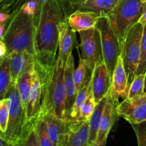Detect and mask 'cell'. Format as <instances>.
Segmentation results:
<instances>
[{
  "mask_svg": "<svg viewBox=\"0 0 146 146\" xmlns=\"http://www.w3.org/2000/svg\"><path fill=\"white\" fill-rule=\"evenodd\" d=\"M67 1L72 6V7L74 8V10H75L76 9V7L82 2V0H67Z\"/></svg>",
  "mask_w": 146,
  "mask_h": 146,
  "instance_id": "38",
  "label": "cell"
},
{
  "mask_svg": "<svg viewBox=\"0 0 146 146\" xmlns=\"http://www.w3.org/2000/svg\"><path fill=\"white\" fill-rule=\"evenodd\" d=\"M116 111L118 116L126 120L130 124L146 121V92L134 99L124 98L118 102Z\"/></svg>",
  "mask_w": 146,
  "mask_h": 146,
  "instance_id": "10",
  "label": "cell"
},
{
  "mask_svg": "<svg viewBox=\"0 0 146 146\" xmlns=\"http://www.w3.org/2000/svg\"><path fill=\"white\" fill-rule=\"evenodd\" d=\"M128 93V81L124 68L121 54L118 56L111 79V86L108 95L112 99L118 101L120 98H125Z\"/></svg>",
  "mask_w": 146,
  "mask_h": 146,
  "instance_id": "15",
  "label": "cell"
},
{
  "mask_svg": "<svg viewBox=\"0 0 146 146\" xmlns=\"http://www.w3.org/2000/svg\"><path fill=\"white\" fill-rule=\"evenodd\" d=\"M12 85L9 56L0 61V100L7 97Z\"/></svg>",
  "mask_w": 146,
  "mask_h": 146,
  "instance_id": "23",
  "label": "cell"
},
{
  "mask_svg": "<svg viewBox=\"0 0 146 146\" xmlns=\"http://www.w3.org/2000/svg\"><path fill=\"white\" fill-rule=\"evenodd\" d=\"M34 68V65L29 68L27 71H24L22 74L19 76L18 79L16 82V85H17V89H18L19 94V96L21 98V103H22V105L25 110H27V105H28Z\"/></svg>",
  "mask_w": 146,
  "mask_h": 146,
  "instance_id": "22",
  "label": "cell"
},
{
  "mask_svg": "<svg viewBox=\"0 0 146 146\" xmlns=\"http://www.w3.org/2000/svg\"><path fill=\"white\" fill-rule=\"evenodd\" d=\"M120 0H86L76 7L75 10L92 11L101 17H107L115 8Z\"/></svg>",
  "mask_w": 146,
  "mask_h": 146,
  "instance_id": "20",
  "label": "cell"
},
{
  "mask_svg": "<svg viewBox=\"0 0 146 146\" xmlns=\"http://www.w3.org/2000/svg\"><path fill=\"white\" fill-rule=\"evenodd\" d=\"M138 22H140L141 24H143V26L146 24V4L144 5L143 11V14H142V15H141V17H140Z\"/></svg>",
  "mask_w": 146,
  "mask_h": 146,
  "instance_id": "37",
  "label": "cell"
},
{
  "mask_svg": "<svg viewBox=\"0 0 146 146\" xmlns=\"http://www.w3.org/2000/svg\"><path fill=\"white\" fill-rule=\"evenodd\" d=\"M43 117L46 118L48 123V135L53 146H64L68 130V120L51 113Z\"/></svg>",
  "mask_w": 146,
  "mask_h": 146,
  "instance_id": "17",
  "label": "cell"
},
{
  "mask_svg": "<svg viewBox=\"0 0 146 146\" xmlns=\"http://www.w3.org/2000/svg\"><path fill=\"white\" fill-rule=\"evenodd\" d=\"M100 17L92 11L76 9L69 14L67 21L74 31L79 32L94 28Z\"/></svg>",
  "mask_w": 146,
  "mask_h": 146,
  "instance_id": "18",
  "label": "cell"
},
{
  "mask_svg": "<svg viewBox=\"0 0 146 146\" xmlns=\"http://www.w3.org/2000/svg\"><path fill=\"white\" fill-rule=\"evenodd\" d=\"M30 1V0H19V4H18V9H19L20 7L24 4V3L27 2V1ZM33 1H36L38 4H45V3L49 2V1H54V0H33Z\"/></svg>",
  "mask_w": 146,
  "mask_h": 146,
  "instance_id": "36",
  "label": "cell"
},
{
  "mask_svg": "<svg viewBox=\"0 0 146 146\" xmlns=\"http://www.w3.org/2000/svg\"><path fill=\"white\" fill-rule=\"evenodd\" d=\"M86 1V0H82V2H81V3L84 2V1Z\"/></svg>",
  "mask_w": 146,
  "mask_h": 146,
  "instance_id": "43",
  "label": "cell"
},
{
  "mask_svg": "<svg viewBox=\"0 0 146 146\" xmlns=\"http://www.w3.org/2000/svg\"><path fill=\"white\" fill-rule=\"evenodd\" d=\"M89 133V120L70 118L64 146H87Z\"/></svg>",
  "mask_w": 146,
  "mask_h": 146,
  "instance_id": "14",
  "label": "cell"
},
{
  "mask_svg": "<svg viewBox=\"0 0 146 146\" xmlns=\"http://www.w3.org/2000/svg\"><path fill=\"white\" fill-rule=\"evenodd\" d=\"M140 1H141V2H143V4H146V0H140Z\"/></svg>",
  "mask_w": 146,
  "mask_h": 146,
  "instance_id": "42",
  "label": "cell"
},
{
  "mask_svg": "<svg viewBox=\"0 0 146 146\" xmlns=\"http://www.w3.org/2000/svg\"><path fill=\"white\" fill-rule=\"evenodd\" d=\"M95 27L99 31L103 60L106 66L111 81L117 60L121 54V45L108 17H100Z\"/></svg>",
  "mask_w": 146,
  "mask_h": 146,
  "instance_id": "7",
  "label": "cell"
},
{
  "mask_svg": "<svg viewBox=\"0 0 146 146\" xmlns=\"http://www.w3.org/2000/svg\"><path fill=\"white\" fill-rule=\"evenodd\" d=\"M9 145V144L6 141V140L0 135V146H7Z\"/></svg>",
  "mask_w": 146,
  "mask_h": 146,
  "instance_id": "40",
  "label": "cell"
},
{
  "mask_svg": "<svg viewBox=\"0 0 146 146\" xmlns=\"http://www.w3.org/2000/svg\"><path fill=\"white\" fill-rule=\"evenodd\" d=\"M7 28V24H1L0 23V39L3 38L6 31Z\"/></svg>",
  "mask_w": 146,
  "mask_h": 146,
  "instance_id": "39",
  "label": "cell"
},
{
  "mask_svg": "<svg viewBox=\"0 0 146 146\" xmlns=\"http://www.w3.org/2000/svg\"><path fill=\"white\" fill-rule=\"evenodd\" d=\"M107 99H108V94L106 96H104L102 99H101L99 102L97 103L94 113H93L91 118H90V133L88 141V145L87 146H94V145H95L97 135H98L99 124L100 122H101V117H102L103 113H104V107H105L106 104Z\"/></svg>",
  "mask_w": 146,
  "mask_h": 146,
  "instance_id": "21",
  "label": "cell"
},
{
  "mask_svg": "<svg viewBox=\"0 0 146 146\" xmlns=\"http://www.w3.org/2000/svg\"><path fill=\"white\" fill-rule=\"evenodd\" d=\"M41 98L42 92L41 80L36 70L34 68L29 98L26 110V137L35 127L36 123L39 118L41 110Z\"/></svg>",
  "mask_w": 146,
  "mask_h": 146,
  "instance_id": "9",
  "label": "cell"
},
{
  "mask_svg": "<svg viewBox=\"0 0 146 146\" xmlns=\"http://www.w3.org/2000/svg\"><path fill=\"white\" fill-rule=\"evenodd\" d=\"M74 69V58L73 54H71L64 66V82L66 90L65 116L66 119L67 120L71 118L73 106L77 96V91L73 77Z\"/></svg>",
  "mask_w": 146,
  "mask_h": 146,
  "instance_id": "16",
  "label": "cell"
},
{
  "mask_svg": "<svg viewBox=\"0 0 146 146\" xmlns=\"http://www.w3.org/2000/svg\"><path fill=\"white\" fill-rule=\"evenodd\" d=\"M145 92V74H138L131 83L126 98L134 99L141 96Z\"/></svg>",
  "mask_w": 146,
  "mask_h": 146,
  "instance_id": "27",
  "label": "cell"
},
{
  "mask_svg": "<svg viewBox=\"0 0 146 146\" xmlns=\"http://www.w3.org/2000/svg\"><path fill=\"white\" fill-rule=\"evenodd\" d=\"M118 101L112 99L108 95L106 104L104 107V113L101 117L98 128V135L94 146H104L106 145L108 134L119 116L116 111Z\"/></svg>",
  "mask_w": 146,
  "mask_h": 146,
  "instance_id": "12",
  "label": "cell"
},
{
  "mask_svg": "<svg viewBox=\"0 0 146 146\" xmlns=\"http://www.w3.org/2000/svg\"><path fill=\"white\" fill-rule=\"evenodd\" d=\"M10 100L9 115L4 139L9 145H21L26 137V110L21 103L16 84L7 93ZM6 97V98H7Z\"/></svg>",
  "mask_w": 146,
  "mask_h": 146,
  "instance_id": "5",
  "label": "cell"
},
{
  "mask_svg": "<svg viewBox=\"0 0 146 146\" xmlns=\"http://www.w3.org/2000/svg\"><path fill=\"white\" fill-rule=\"evenodd\" d=\"M145 91L146 92V72L145 74Z\"/></svg>",
  "mask_w": 146,
  "mask_h": 146,
  "instance_id": "41",
  "label": "cell"
},
{
  "mask_svg": "<svg viewBox=\"0 0 146 146\" xmlns=\"http://www.w3.org/2000/svg\"><path fill=\"white\" fill-rule=\"evenodd\" d=\"M138 140V146H146V121L131 124Z\"/></svg>",
  "mask_w": 146,
  "mask_h": 146,
  "instance_id": "31",
  "label": "cell"
},
{
  "mask_svg": "<svg viewBox=\"0 0 146 146\" xmlns=\"http://www.w3.org/2000/svg\"><path fill=\"white\" fill-rule=\"evenodd\" d=\"M144 5L140 0H120L115 8L107 15L121 48L128 30L138 22Z\"/></svg>",
  "mask_w": 146,
  "mask_h": 146,
  "instance_id": "4",
  "label": "cell"
},
{
  "mask_svg": "<svg viewBox=\"0 0 146 146\" xmlns=\"http://www.w3.org/2000/svg\"><path fill=\"white\" fill-rule=\"evenodd\" d=\"M12 84H16L19 76L34 65V56L27 52H13L9 54Z\"/></svg>",
  "mask_w": 146,
  "mask_h": 146,
  "instance_id": "19",
  "label": "cell"
},
{
  "mask_svg": "<svg viewBox=\"0 0 146 146\" xmlns=\"http://www.w3.org/2000/svg\"><path fill=\"white\" fill-rule=\"evenodd\" d=\"M34 128L38 138L39 146H53L48 135V123L44 117L39 116L36 123Z\"/></svg>",
  "mask_w": 146,
  "mask_h": 146,
  "instance_id": "26",
  "label": "cell"
},
{
  "mask_svg": "<svg viewBox=\"0 0 146 146\" xmlns=\"http://www.w3.org/2000/svg\"><path fill=\"white\" fill-rule=\"evenodd\" d=\"M80 58L86 61L90 72L92 73L98 61L103 59L101 38L98 30L96 27L85 31H79Z\"/></svg>",
  "mask_w": 146,
  "mask_h": 146,
  "instance_id": "8",
  "label": "cell"
},
{
  "mask_svg": "<svg viewBox=\"0 0 146 146\" xmlns=\"http://www.w3.org/2000/svg\"><path fill=\"white\" fill-rule=\"evenodd\" d=\"M64 66L57 61L55 66L49 69H42L34 66L41 80L42 92L39 116H45L51 113L66 119Z\"/></svg>",
  "mask_w": 146,
  "mask_h": 146,
  "instance_id": "2",
  "label": "cell"
},
{
  "mask_svg": "<svg viewBox=\"0 0 146 146\" xmlns=\"http://www.w3.org/2000/svg\"><path fill=\"white\" fill-rule=\"evenodd\" d=\"M143 27L140 22L134 24L128 30L121 46V56L128 77V90L135 78L139 64Z\"/></svg>",
  "mask_w": 146,
  "mask_h": 146,
  "instance_id": "6",
  "label": "cell"
},
{
  "mask_svg": "<svg viewBox=\"0 0 146 146\" xmlns=\"http://www.w3.org/2000/svg\"><path fill=\"white\" fill-rule=\"evenodd\" d=\"M0 1H1V0H0Z\"/></svg>",
  "mask_w": 146,
  "mask_h": 146,
  "instance_id": "44",
  "label": "cell"
},
{
  "mask_svg": "<svg viewBox=\"0 0 146 146\" xmlns=\"http://www.w3.org/2000/svg\"><path fill=\"white\" fill-rule=\"evenodd\" d=\"M96 104L97 103L96 101L95 98H94V94H93L91 86L86 99L85 100L81 108L80 116L78 119L84 120V121H88L90 118H91L92 113H94V109H95L96 106Z\"/></svg>",
  "mask_w": 146,
  "mask_h": 146,
  "instance_id": "28",
  "label": "cell"
},
{
  "mask_svg": "<svg viewBox=\"0 0 146 146\" xmlns=\"http://www.w3.org/2000/svg\"><path fill=\"white\" fill-rule=\"evenodd\" d=\"M58 53L57 62L65 66L67 59L72 54L74 48H78L76 31L71 29L67 19L61 21L58 24Z\"/></svg>",
  "mask_w": 146,
  "mask_h": 146,
  "instance_id": "11",
  "label": "cell"
},
{
  "mask_svg": "<svg viewBox=\"0 0 146 146\" xmlns=\"http://www.w3.org/2000/svg\"><path fill=\"white\" fill-rule=\"evenodd\" d=\"M146 72V24L144 25L142 39H141V56H140L139 64L136 70L135 76L143 74Z\"/></svg>",
  "mask_w": 146,
  "mask_h": 146,
  "instance_id": "30",
  "label": "cell"
},
{
  "mask_svg": "<svg viewBox=\"0 0 146 146\" xmlns=\"http://www.w3.org/2000/svg\"><path fill=\"white\" fill-rule=\"evenodd\" d=\"M8 55L7 52V47L6 44L4 43V40L2 38L0 39V61L3 60L6 56Z\"/></svg>",
  "mask_w": 146,
  "mask_h": 146,
  "instance_id": "34",
  "label": "cell"
},
{
  "mask_svg": "<svg viewBox=\"0 0 146 146\" xmlns=\"http://www.w3.org/2000/svg\"><path fill=\"white\" fill-rule=\"evenodd\" d=\"M35 128V127H34ZM33 128L31 131L28 133L25 139L23 141L21 145L27 146H39L38 138H37L35 128Z\"/></svg>",
  "mask_w": 146,
  "mask_h": 146,
  "instance_id": "33",
  "label": "cell"
},
{
  "mask_svg": "<svg viewBox=\"0 0 146 146\" xmlns=\"http://www.w3.org/2000/svg\"><path fill=\"white\" fill-rule=\"evenodd\" d=\"M91 74L92 73L90 72L88 70L86 61L83 58H80L78 66L77 67L76 69H74V73H73V77H74L77 94L85 85L88 78L91 76Z\"/></svg>",
  "mask_w": 146,
  "mask_h": 146,
  "instance_id": "24",
  "label": "cell"
},
{
  "mask_svg": "<svg viewBox=\"0 0 146 146\" xmlns=\"http://www.w3.org/2000/svg\"><path fill=\"white\" fill-rule=\"evenodd\" d=\"M37 8H38V4L33 0L27 1L20 7L23 12L31 16L35 15L37 11Z\"/></svg>",
  "mask_w": 146,
  "mask_h": 146,
  "instance_id": "32",
  "label": "cell"
},
{
  "mask_svg": "<svg viewBox=\"0 0 146 146\" xmlns=\"http://www.w3.org/2000/svg\"><path fill=\"white\" fill-rule=\"evenodd\" d=\"M74 10L67 0L38 4L34 17L36 68L49 69L55 66L58 48V24Z\"/></svg>",
  "mask_w": 146,
  "mask_h": 146,
  "instance_id": "1",
  "label": "cell"
},
{
  "mask_svg": "<svg viewBox=\"0 0 146 146\" xmlns=\"http://www.w3.org/2000/svg\"><path fill=\"white\" fill-rule=\"evenodd\" d=\"M91 86V76L88 78L85 85L83 86V88L77 94L75 102H74V106H73L72 112H71V118H72V119H78L79 118L81 108L82 107L85 100L86 99L87 96H88V93H89Z\"/></svg>",
  "mask_w": 146,
  "mask_h": 146,
  "instance_id": "25",
  "label": "cell"
},
{
  "mask_svg": "<svg viewBox=\"0 0 146 146\" xmlns=\"http://www.w3.org/2000/svg\"><path fill=\"white\" fill-rule=\"evenodd\" d=\"M111 83L106 66L101 59L95 66L91 74V89L96 103L108 94Z\"/></svg>",
  "mask_w": 146,
  "mask_h": 146,
  "instance_id": "13",
  "label": "cell"
},
{
  "mask_svg": "<svg viewBox=\"0 0 146 146\" xmlns=\"http://www.w3.org/2000/svg\"><path fill=\"white\" fill-rule=\"evenodd\" d=\"M10 14L8 13L0 11V23L1 24H7L10 18Z\"/></svg>",
  "mask_w": 146,
  "mask_h": 146,
  "instance_id": "35",
  "label": "cell"
},
{
  "mask_svg": "<svg viewBox=\"0 0 146 146\" xmlns=\"http://www.w3.org/2000/svg\"><path fill=\"white\" fill-rule=\"evenodd\" d=\"M10 100L9 98L0 100V135L4 138L9 115Z\"/></svg>",
  "mask_w": 146,
  "mask_h": 146,
  "instance_id": "29",
  "label": "cell"
},
{
  "mask_svg": "<svg viewBox=\"0 0 146 146\" xmlns=\"http://www.w3.org/2000/svg\"><path fill=\"white\" fill-rule=\"evenodd\" d=\"M34 17L25 14L20 8L11 14L2 38L7 45L8 55L13 52L35 55Z\"/></svg>",
  "mask_w": 146,
  "mask_h": 146,
  "instance_id": "3",
  "label": "cell"
}]
</instances>
